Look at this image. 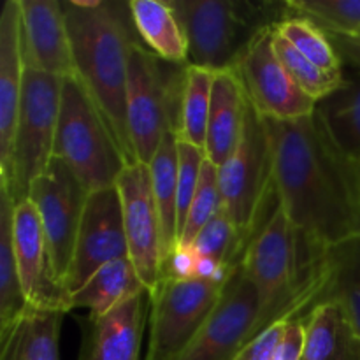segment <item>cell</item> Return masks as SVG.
Returning a JSON list of instances; mask_svg holds the SVG:
<instances>
[{
	"label": "cell",
	"instance_id": "cell-23",
	"mask_svg": "<svg viewBox=\"0 0 360 360\" xmlns=\"http://www.w3.org/2000/svg\"><path fill=\"white\" fill-rule=\"evenodd\" d=\"M148 167L160 217L162 259L165 262L178 248V134L167 132L162 137L160 146Z\"/></svg>",
	"mask_w": 360,
	"mask_h": 360
},
{
	"label": "cell",
	"instance_id": "cell-20",
	"mask_svg": "<svg viewBox=\"0 0 360 360\" xmlns=\"http://www.w3.org/2000/svg\"><path fill=\"white\" fill-rule=\"evenodd\" d=\"M304 320L302 360H360V338L341 302L316 304Z\"/></svg>",
	"mask_w": 360,
	"mask_h": 360
},
{
	"label": "cell",
	"instance_id": "cell-16",
	"mask_svg": "<svg viewBox=\"0 0 360 360\" xmlns=\"http://www.w3.org/2000/svg\"><path fill=\"white\" fill-rule=\"evenodd\" d=\"M20 0H6L0 13V178L7 176L23 91Z\"/></svg>",
	"mask_w": 360,
	"mask_h": 360
},
{
	"label": "cell",
	"instance_id": "cell-5",
	"mask_svg": "<svg viewBox=\"0 0 360 360\" xmlns=\"http://www.w3.org/2000/svg\"><path fill=\"white\" fill-rule=\"evenodd\" d=\"M188 63L162 60L144 44L134 48L127 81V122L137 162L150 164L167 132L178 134Z\"/></svg>",
	"mask_w": 360,
	"mask_h": 360
},
{
	"label": "cell",
	"instance_id": "cell-36",
	"mask_svg": "<svg viewBox=\"0 0 360 360\" xmlns=\"http://www.w3.org/2000/svg\"><path fill=\"white\" fill-rule=\"evenodd\" d=\"M359 200H360V178H359Z\"/></svg>",
	"mask_w": 360,
	"mask_h": 360
},
{
	"label": "cell",
	"instance_id": "cell-8",
	"mask_svg": "<svg viewBox=\"0 0 360 360\" xmlns=\"http://www.w3.org/2000/svg\"><path fill=\"white\" fill-rule=\"evenodd\" d=\"M221 207L252 243L273 186V153L266 120L248 101L245 127L234 153L218 167Z\"/></svg>",
	"mask_w": 360,
	"mask_h": 360
},
{
	"label": "cell",
	"instance_id": "cell-18",
	"mask_svg": "<svg viewBox=\"0 0 360 360\" xmlns=\"http://www.w3.org/2000/svg\"><path fill=\"white\" fill-rule=\"evenodd\" d=\"M313 116L327 143L360 178V70L345 65L341 86L316 102Z\"/></svg>",
	"mask_w": 360,
	"mask_h": 360
},
{
	"label": "cell",
	"instance_id": "cell-3",
	"mask_svg": "<svg viewBox=\"0 0 360 360\" xmlns=\"http://www.w3.org/2000/svg\"><path fill=\"white\" fill-rule=\"evenodd\" d=\"M186 46L188 65L221 72L236 70L260 34L294 16L280 0H169Z\"/></svg>",
	"mask_w": 360,
	"mask_h": 360
},
{
	"label": "cell",
	"instance_id": "cell-22",
	"mask_svg": "<svg viewBox=\"0 0 360 360\" xmlns=\"http://www.w3.org/2000/svg\"><path fill=\"white\" fill-rule=\"evenodd\" d=\"M148 292L141 281L132 260H115L98 269L86 283L70 294V309H88V319L97 320L116 306Z\"/></svg>",
	"mask_w": 360,
	"mask_h": 360
},
{
	"label": "cell",
	"instance_id": "cell-29",
	"mask_svg": "<svg viewBox=\"0 0 360 360\" xmlns=\"http://www.w3.org/2000/svg\"><path fill=\"white\" fill-rule=\"evenodd\" d=\"M273 46L276 56L280 58V62L283 63V67L287 69V72L290 74L292 79L299 84L302 91L306 95L313 98L315 102L322 101L327 95L333 94L336 88L341 86L343 83V77L333 76V74L323 72L322 69L315 65V63L309 62L306 56H302L283 35H280L274 27L273 34Z\"/></svg>",
	"mask_w": 360,
	"mask_h": 360
},
{
	"label": "cell",
	"instance_id": "cell-32",
	"mask_svg": "<svg viewBox=\"0 0 360 360\" xmlns=\"http://www.w3.org/2000/svg\"><path fill=\"white\" fill-rule=\"evenodd\" d=\"M204 160H206L204 150L185 143L178 137V243L183 225L186 221V214L199 188Z\"/></svg>",
	"mask_w": 360,
	"mask_h": 360
},
{
	"label": "cell",
	"instance_id": "cell-12",
	"mask_svg": "<svg viewBox=\"0 0 360 360\" xmlns=\"http://www.w3.org/2000/svg\"><path fill=\"white\" fill-rule=\"evenodd\" d=\"M123 211L129 259L148 292L162 276V225L151 188L150 167L143 162L127 165L116 181Z\"/></svg>",
	"mask_w": 360,
	"mask_h": 360
},
{
	"label": "cell",
	"instance_id": "cell-10",
	"mask_svg": "<svg viewBox=\"0 0 360 360\" xmlns=\"http://www.w3.org/2000/svg\"><path fill=\"white\" fill-rule=\"evenodd\" d=\"M259 319V292L239 264L213 315L174 360H236L243 348L255 340Z\"/></svg>",
	"mask_w": 360,
	"mask_h": 360
},
{
	"label": "cell",
	"instance_id": "cell-2",
	"mask_svg": "<svg viewBox=\"0 0 360 360\" xmlns=\"http://www.w3.org/2000/svg\"><path fill=\"white\" fill-rule=\"evenodd\" d=\"M74 58V76L83 83L129 164H136L129 122L127 81L134 48L143 44L130 2L62 0Z\"/></svg>",
	"mask_w": 360,
	"mask_h": 360
},
{
	"label": "cell",
	"instance_id": "cell-15",
	"mask_svg": "<svg viewBox=\"0 0 360 360\" xmlns=\"http://www.w3.org/2000/svg\"><path fill=\"white\" fill-rule=\"evenodd\" d=\"M20 9L25 65L58 77L74 76L62 0H20Z\"/></svg>",
	"mask_w": 360,
	"mask_h": 360
},
{
	"label": "cell",
	"instance_id": "cell-31",
	"mask_svg": "<svg viewBox=\"0 0 360 360\" xmlns=\"http://www.w3.org/2000/svg\"><path fill=\"white\" fill-rule=\"evenodd\" d=\"M294 13L315 21L329 34H360V0H288Z\"/></svg>",
	"mask_w": 360,
	"mask_h": 360
},
{
	"label": "cell",
	"instance_id": "cell-4",
	"mask_svg": "<svg viewBox=\"0 0 360 360\" xmlns=\"http://www.w3.org/2000/svg\"><path fill=\"white\" fill-rule=\"evenodd\" d=\"M53 157L65 162L90 192L116 186L130 165L104 115L76 76L63 77Z\"/></svg>",
	"mask_w": 360,
	"mask_h": 360
},
{
	"label": "cell",
	"instance_id": "cell-24",
	"mask_svg": "<svg viewBox=\"0 0 360 360\" xmlns=\"http://www.w3.org/2000/svg\"><path fill=\"white\" fill-rule=\"evenodd\" d=\"M132 20L143 44L171 63H188V46L181 23L169 2L129 0Z\"/></svg>",
	"mask_w": 360,
	"mask_h": 360
},
{
	"label": "cell",
	"instance_id": "cell-1",
	"mask_svg": "<svg viewBox=\"0 0 360 360\" xmlns=\"http://www.w3.org/2000/svg\"><path fill=\"white\" fill-rule=\"evenodd\" d=\"M266 129L274 190L292 224L326 248L359 238V178L327 143L315 116L266 120Z\"/></svg>",
	"mask_w": 360,
	"mask_h": 360
},
{
	"label": "cell",
	"instance_id": "cell-14",
	"mask_svg": "<svg viewBox=\"0 0 360 360\" xmlns=\"http://www.w3.org/2000/svg\"><path fill=\"white\" fill-rule=\"evenodd\" d=\"M14 252L28 306L70 311V294L56 274L41 218L30 200L16 204Z\"/></svg>",
	"mask_w": 360,
	"mask_h": 360
},
{
	"label": "cell",
	"instance_id": "cell-17",
	"mask_svg": "<svg viewBox=\"0 0 360 360\" xmlns=\"http://www.w3.org/2000/svg\"><path fill=\"white\" fill-rule=\"evenodd\" d=\"M150 292L136 295L97 320L88 319L77 360H139Z\"/></svg>",
	"mask_w": 360,
	"mask_h": 360
},
{
	"label": "cell",
	"instance_id": "cell-9",
	"mask_svg": "<svg viewBox=\"0 0 360 360\" xmlns=\"http://www.w3.org/2000/svg\"><path fill=\"white\" fill-rule=\"evenodd\" d=\"M90 190L63 160L53 157L32 183L28 200L37 210L56 274L65 285Z\"/></svg>",
	"mask_w": 360,
	"mask_h": 360
},
{
	"label": "cell",
	"instance_id": "cell-11",
	"mask_svg": "<svg viewBox=\"0 0 360 360\" xmlns=\"http://www.w3.org/2000/svg\"><path fill=\"white\" fill-rule=\"evenodd\" d=\"M273 34L274 28L260 34L236 69L246 98L266 120L294 122L313 116L316 102L299 88L280 62Z\"/></svg>",
	"mask_w": 360,
	"mask_h": 360
},
{
	"label": "cell",
	"instance_id": "cell-28",
	"mask_svg": "<svg viewBox=\"0 0 360 360\" xmlns=\"http://www.w3.org/2000/svg\"><path fill=\"white\" fill-rule=\"evenodd\" d=\"M341 302L360 338V236L333 248V278L323 301Z\"/></svg>",
	"mask_w": 360,
	"mask_h": 360
},
{
	"label": "cell",
	"instance_id": "cell-35",
	"mask_svg": "<svg viewBox=\"0 0 360 360\" xmlns=\"http://www.w3.org/2000/svg\"><path fill=\"white\" fill-rule=\"evenodd\" d=\"M329 34V32H327ZM338 55L341 56L345 65L360 70V37L359 35H340L329 34Z\"/></svg>",
	"mask_w": 360,
	"mask_h": 360
},
{
	"label": "cell",
	"instance_id": "cell-6",
	"mask_svg": "<svg viewBox=\"0 0 360 360\" xmlns=\"http://www.w3.org/2000/svg\"><path fill=\"white\" fill-rule=\"evenodd\" d=\"M62 84L63 77L25 65L23 91L11 148L9 171L7 176L0 178V183L7 186L16 204L28 200L32 183L53 160Z\"/></svg>",
	"mask_w": 360,
	"mask_h": 360
},
{
	"label": "cell",
	"instance_id": "cell-21",
	"mask_svg": "<svg viewBox=\"0 0 360 360\" xmlns=\"http://www.w3.org/2000/svg\"><path fill=\"white\" fill-rule=\"evenodd\" d=\"M65 313L28 306L0 336V360H60V327Z\"/></svg>",
	"mask_w": 360,
	"mask_h": 360
},
{
	"label": "cell",
	"instance_id": "cell-7",
	"mask_svg": "<svg viewBox=\"0 0 360 360\" xmlns=\"http://www.w3.org/2000/svg\"><path fill=\"white\" fill-rule=\"evenodd\" d=\"M231 274L218 278L162 276L150 292V345L144 360L178 357L213 315Z\"/></svg>",
	"mask_w": 360,
	"mask_h": 360
},
{
	"label": "cell",
	"instance_id": "cell-13",
	"mask_svg": "<svg viewBox=\"0 0 360 360\" xmlns=\"http://www.w3.org/2000/svg\"><path fill=\"white\" fill-rule=\"evenodd\" d=\"M129 257L122 199L116 186L90 192L77 232L72 264L65 278L69 294L83 287L98 269Z\"/></svg>",
	"mask_w": 360,
	"mask_h": 360
},
{
	"label": "cell",
	"instance_id": "cell-25",
	"mask_svg": "<svg viewBox=\"0 0 360 360\" xmlns=\"http://www.w3.org/2000/svg\"><path fill=\"white\" fill-rule=\"evenodd\" d=\"M14 211L16 202L13 195L0 183V336L28 308L14 252Z\"/></svg>",
	"mask_w": 360,
	"mask_h": 360
},
{
	"label": "cell",
	"instance_id": "cell-33",
	"mask_svg": "<svg viewBox=\"0 0 360 360\" xmlns=\"http://www.w3.org/2000/svg\"><path fill=\"white\" fill-rule=\"evenodd\" d=\"M285 323L287 322L274 323L262 334H259L255 340H252L243 348L236 360H274V352H276L278 341L283 334Z\"/></svg>",
	"mask_w": 360,
	"mask_h": 360
},
{
	"label": "cell",
	"instance_id": "cell-19",
	"mask_svg": "<svg viewBox=\"0 0 360 360\" xmlns=\"http://www.w3.org/2000/svg\"><path fill=\"white\" fill-rule=\"evenodd\" d=\"M246 109L248 98L236 70L214 74L204 153L217 167H221L234 153L245 127Z\"/></svg>",
	"mask_w": 360,
	"mask_h": 360
},
{
	"label": "cell",
	"instance_id": "cell-27",
	"mask_svg": "<svg viewBox=\"0 0 360 360\" xmlns=\"http://www.w3.org/2000/svg\"><path fill=\"white\" fill-rule=\"evenodd\" d=\"M276 32L323 72L338 77L345 76V63L338 55L329 34L313 20L295 13L278 25Z\"/></svg>",
	"mask_w": 360,
	"mask_h": 360
},
{
	"label": "cell",
	"instance_id": "cell-34",
	"mask_svg": "<svg viewBox=\"0 0 360 360\" xmlns=\"http://www.w3.org/2000/svg\"><path fill=\"white\" fill-rule=\"evenodd\" d=\"M304 320H288L278 341L274 360H302L304 354Z\"/></svg>",
	"mask_w": 360,
	"mask_h": 360
},
{
	"label": "cell",
	"instance_id": "cell-30",
	"mask_svg": "<svg viewBox=\"0 0 360 360\" xmlns=\"http://www.w3.org/2000/svg\"><path fill=\"white\" fill-rule=\"evenodd\" d=\"M221 207L220 181H218V167L211 160H204L202 171H200L199 188L192 200L186 221L179 234L178 248H190L197 236L204 227L217 217ZM176 248V250H178Z\"/></svg>",
	"mask_w": 360,
	"mask_h": 360
},
{
	"label": "cell",
	"instance_id": "cell-26",
	"mask_svg": "<svg viewBox=\"0 0 360 360\" xmlns=\"http://www.w3.org/2000/svg\"><path fill=\"white\" fill-rule=\"evenodd\" d=\"M214 74L217 72H213V70L192 65H188V70H186L178 137L185 143L200 148V150H204V146H206Z\"/></svg>",
	"mask_w": 360,
	"mask_h": 360
},
{
	"label": "cell",
	"instance_id": "cell-37",
	"mask_svg": "<svg viewBox=\"0 0 360 360\" xmlns=\"http://www.w3.org/2000/svg\"><path fill=\"white\" fill-rule=\"evenodd\" d=\"M359 37H360V34H359Z\"/></svg>",
	"mask_w": 360,
	"mask_h": 360
}]
</instances>
